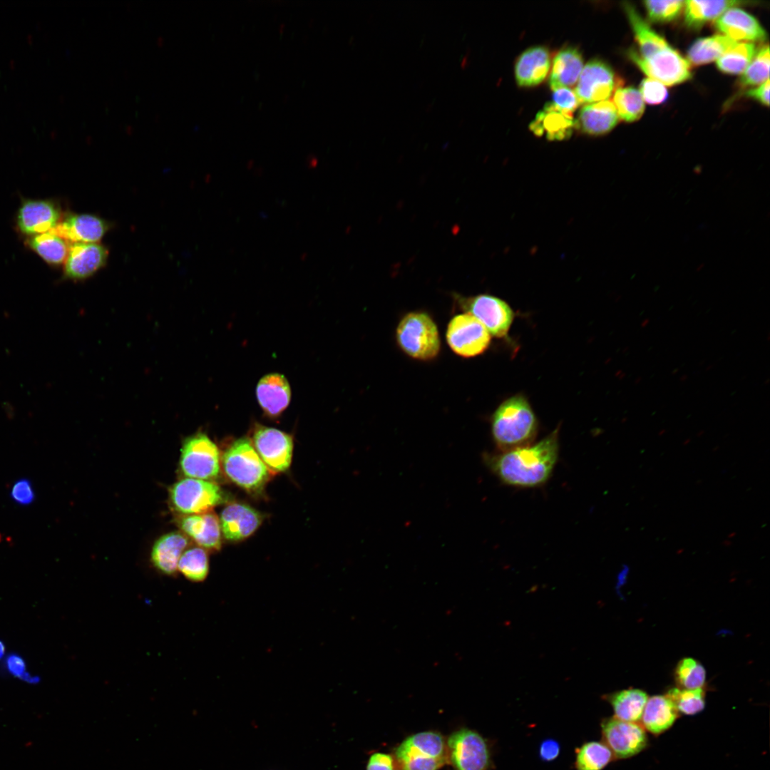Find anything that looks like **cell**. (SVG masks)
<instances>
[{"label":"cell","instance_id":"1","mask_svg":"<svg viewBox=\"0 0 770 770\" xmlns=\"http://www.w3.org/2000/svg\"><path fill=\"white\" fill-rule=\"evenodd\" d=\"M559 428L534 444L496 453H485L483 461L503 484L536 488L552 476L559 456Z\"/></svg>","mask_w":770,"mask_h":770},{"label":"cell","instance_id":"2","mask_svg":"<svg viewBox=\"0 0 770 770\" xmlns=\"http://www.w3.org/2000/svg\"><path fill=\"white\" fill-rule=\"evenodd\" d=\"M492 438L499 451L530 445L538 430L537 418L527 399L520 394L503 401L491 419Z\"/></svg>","mask_w":770,"mask_h":770},{"label":"cell","instance_id":"3","mask_svg":"<svg viewBox=\"0 0 770 770\" xmlns=\"http://www.w3.org/2000/svg\"><path fill=\"white\" fill-rule=\"evenodd\" d=\"M222 462L227 477L246 491H262L270 478L267 466L247 438L233 441L223 453Z\"/></svg>","mask_w":770,"mask_h":770},{"label":"cell","instance_id":"4","mask_svg":"<svg viewBox=\"0 0 770 770\" xmlns=\"http://www.w3.org/2000/svg\"><path fill=\"white\" fill-rule=\"evenodd\" d=\"M396 338L400 349L415 359H432L440 350L436 324L425 312H412L406 314L397 326Z\"/></svg>","mask_w":770,"mask_h":770},{"label":"cell","instance_id":"5","mask_svg":"<svg viewBox=\"0 0 770 770\" xmlns=\"http://www.w3.org/2000/svg\"><path fill=\"white\" fill-rule=\"evenodd\" d=\"M401 770H438L447 759L443 736L436 732H422L403 741L395 750Z\"/></svg>","mask_w":770,"mask_h":770},{"label":"cell","instance_id":"6","mask_svg":"<svg viewBox=\"0 0 770 770\" xmlns=\"http://www.w3.org/2000/svg\"><path fill=\"white\" fill-rule=\"evenodd\" d=\"M169 500L171 508L181 515L202 514L220 504L224 495L212 481L185 478L170 488Z\"/></svg>","mask_w":770,"mask_h":770},{"label":"cell","instance_id":"7","mask_svg":"<svg viewBox=\"0 0 770 770\" xmlns=\"http://www.w3.org/2000/svg\"><path fill=\"white\" fill-rule=\"evenodd\" d=\"M180 468L186 478L210 481L220 470V456L217 445L204 433L188 437L183 443Z\"/></svg>","mask_w":770,"mask_h":770},{"label":"cell","instance_id":"8","mask_svg":"<svg viewBox=\"0 0 770 770\" xmlns=\"http://www.w3.org/2000/svg\"><path fill=\"white\" fill-rule=\"evenodd\" d=\"M627 56L648 78L664 86L682 83L692 75L689 61L671 46L646 58L640 57L635 48H631Z\"/></svg>","mask_w":770,"mask_h":770},{"label":"cell","instance_id":"9","mask_svg":"<svg viewBox=\"0 0 770 770\" xmlns=\"http://www.w3.org/2000/svg\"><path fill=\"white\" fill-rule=\"evenodd\" d=\"M455 298L466 313L478 320L490 334L498 338L507 336L514 313L505 301L485 294L470 297L456 294Z\"/></svg>","mask_w":770,"mask_h":770},{"label":"cell","instance_id":"10","mask_svg":"<svg viewBox=\"0 0 770 770\" xmlns=\"http://www.w3.org/2000/svg\"><path fill=\"white\" fill-rule=\"evenodd\" d=\"M447 746L456 770H488L491 751L486 739L477 732L461 729L448 738Z\"/></svg>","mask_w":770,"mask_h":770},{"label":"cell","instance_id":"11","mask_svg":"<svg viewBox=\"0 0 770 770\" xmlns=\"http://www.w3.org/2000/svg\"><path fill=\"white\" fill-rule=\"evenodd\" d=\"M600 727L602 742L610 749L614 759L631 758L648 745L647 732L640 723L612 717L603 719Z\"/></svg>","mask_w":770,"mask_h":770},{"label":"cell","instance_id":"12","mask_svg":"<svg viewBox=\"0 0 770 770\" xmlns=\"http://www.w3.org/2000/svg\"><path fill=\"white\" fill-rule=\"evenodd\" d=\"M491 334L485 327L468 313L453 317L446 330L450 348L463 357H473L483 353L491 343Z\"/></svg>","mask_w":770,"mask_h":770},{"label":"cell","instance_id":"13","mask_svg":"<svg viewBox=\"0 0 770 770\" xmlns=\"http://www.w3.org/2000/svg\"><path fill=\"white\" fill-rule=\"evenodd\" d=\"M620 85L612 68L600 59L590 61L582 68L575 88L580 103L609 100Z\"/></svg>","mask_w":770,"mask_h":770},{"label":"cell","instance_id":"14","mask_svg":"<svg viewBox=\"0 0 770 770\" xmlns=\"http://www.w3.org/2000/svg\"><path fill=\"white\" fill-rule=\"evenodd\" d=\"M252 443L271 470L282 472L289 468L293 452L292 436L274 428L257 425L253 431Z\"/></svg>","mask_w":770,"mask_h":770},{"label":"cell","instance_id":"15","mask_svg":"<svg viewBox=\"0 0 770 770\" xmlns=\"http://www.w3.org/2000/svg\"><path fill=\"white\" fill-rule=\"evenodd\" d=\"M108 249L97 243H71L64 266V277L72 280L85 279L105 266Z\"/></svg>","mask_w":770,"mask_h":770},{"label":"cell","instance_id":"16","mask_svg":"<svg viewBox=\"0 0 770 770\" xmlns=\"http://www.w3.org/2000/svg\"><path fill=\"white\" fill-rule=\"evenodd\" d=\"M60 217V210L53 202L29 200L19 209L17 226L22 233L34 236L53 230Z\"/></svg>","mask_w":770,"mask_h":770},{"label":"cell","instance_id":"17","mask_svg":"<svg viewBox=\"0 0 770 770\" xmlns=\"http://www.w3.org/2000/svg\"><path fill=\"white\" fill-rule=\"evenodd\" d=\"M219 520L224 538L229 541L237 542L257 530L262 523V516L246 504L233 503L225 507Z\"/></svg>","mask_w":770,"mask_h":770},{"label":"cell","instance_id":"18","mask_svg":"<svg viewBox=\"0 0 770 770\" xmlns=\"http://www.w3.org/2000/svg\"><path fill=\"white\" fill-rule=\"evenodd\" d=\"M714 26L722 34L732 40L745 42H762L767 34L759 21L741 9L732 7L716 21Z\"/></svg>","mask_w":770,"mask_h":770},{"label":"cell","instance_id":"19","mask_svg":"<svg viewBox=\"0 0 770 770\" xmlns=\"http://www.w3.org/2000/svg\"><path fill=\"white\" fill-rule=\"evenodd\" d=\"M109 229L103 219L90 214H71L51 230L71 243H96Z\"/></svg>","mask_w":770,"mask_h":770},{"label":"cell","instance_id":"20","mask_svg":"<svg viewBox=\"0 0 770 770\" xmlns=\"http://www.w3.org/2000/svg\"><path fill=\"white\" fill-rule=\"evenodd\" d=\"M178 525L199 547L210 551L220 549L222 532L219 518L214 513L181 515Z\"/></svg>","mask_w":770,"mask_h":770},{"label":"cell","instance_id":"21","mask_svg":"<svg viewBox=\"0 0 770 770\" xmlns=\"http://www.w3.org/2000/svg\"><path fill=\"white\" fill-rule=\"evenodd\" d=\"M256 396L259 405L267 416L278 417L290 402L291 390L289 382L280 374H267L259 381Z\"/></svg>","mask_w":770,"mask_h":770},{"label":"cell","instance_id":"22","mask_svg":"<svg viewBox=\"0 0 770 770\" xmlns=\"http://www.w3.org/2000/svg\"><path fill=\"white\" fill-rule=\"evenodd\" d=\"M575 127L572 113L560 110L553 103H546L530 124V129L535 135H545L549 140L570 138Z\"/></svg>","mask_w":770,"mask_h":770},{"label":"cell","instance_id":"23","mask_svg":"<svg viewBox=\"0 0 770 770\" xmlns=\"http://www.w3.org/2000/svg\"><path fill=\"white\" fill-rule=\"evenodd\" d=\"M188 545L189 539L182 532L173 531L162 535L152 548V564L164 575H175L180 558Z\"/></svg>","mask_w":770,"mask_h":770},{"label":"cell","instance_id":"24","mask_svg":"<svg viewBox=\"0 0 770 770\" xmlns=\"http://www.w3.org/2000/svg\"><path fill=\"white\" fill-rule=\"evenodd\" d=\"M550 68V56L547 48H529L520 55L515 62V81L522 87L537 86L545 79Z\"/></svg>","mask_w":770,"mask_h":770},{"label":"cell","instance_id":"25","mask_svg":"<svg viewBox=\"0 0 770 770\" xmlns=\"http://www.w3.org/2000/svg\"><path fill=\"white\" fill-rule=\"evenodd\" d=\"M616 108L612 101L606 100L585 105L580 111L575 127L582 133L600 135L610 132L618 122Z\"/></svg>","mask_w":770,"mask_h":770},{"label":"cell","instance_id":"26","mask_svg":"<svg viewBox=\"0 0 770 770\" xmlns=\"http://www.w3.org/2000/svg\"><path fill=\"white\" fill-rule=\"evenodd\" d=\"M679 715L666 695H654L647 699L640 724L646 732L658 736L670 729Z\"/></svg>","mask_w":770,"mask_h":770},{"label":"cell","instance_id":"27","mask_svg":"<svg viewBox=\"0 0 770 770\" xmlns=\"http://www.w3.org/2000/svg\"><path fill=\"white\" fill-rule=\"evenodd\" d=\"M622 7L637 43L639 48L635 50L640 57L648 58L670 46L661 35L650 27L633 5L624 2Z\"/></svg>","mask_w":770,"mask_h":770},{"label":"cell","instance_id":"28","mask_svg":"<svg viewBox=\"0 0 770 770\" xmlns=\"http://www.w3.org/2000/svg\"><path fill=\"white\" fill-rule=\"evenodd\" d=\"M583 67L582 55L576 48H563L554 57L548 78L550 88L553 91L574 86Z\"/></svg>","mask_w":770,"mask_h":770},{"label":"cell","instance_id":"29","mask_svg":"<svg viewBox=\"0 0 770 770\" xmlns=\"http://www.w3.org/2000/svg\"><path fill=\"white\" fill-rule=\"evenodd\" d=\"M605 699L612 707L614 717L639 723L648 697L642 689L631 688L606 694Z\"/></svg>","mask_w":770,"mask_h":770},{"label":"cell","instance_id":"30","mask_svg":"<svg viewBox=\"0 0 770 770\" xmlns=\"http://www.w3.org/2000/svg\"><path fill=\"white\" fill-rule=\"evenodd\" d=\"M743 3L739 1H684V23L692 29H700L706 23L717 20L730 8Z\"/></svg>","mask_w":770,"mask_h":770},{"label":"cell","instance_id":"31","mask_svg":"<svg viewBox=\"0 0 770 770\" xmlns=\"http://www.w3.org/2000/svg\"><path fill=\"white\" fill-rule=\"evenodd\" d=\"M736 41L723 34H716L697 39L687 51V61L694 66H701L717 61Z\"/></svg>","mask_w":770,"mask_h":770},{"label":"cell","instance_id":"32","mask_svg":"<svg viewBox=\"0 0 770 770\" xmlns=\"http://www.w3.org/2000/svg\"><path fill=\"white\" fill-rule=\"evenodd\" d=\"M28 245L46 262L54 265L64 262L69 250L68 242L52 231L32 236Z\"/></svg>","mask_w":770,"mask_h":770},{"label":"cell","instance_id":"33","mask_svg":"<svg viewBox=\"0 0 770 770\" xmlns=\"http://www.w3.org/2000/svg\"><path fill=\"white\" fill-rule=\"evenodd\" d=\"M757 53L754 43L736 42L716 61L717 68L724 73H742Z\"/></svg>","mask_w":770,"mask_h":770},{"label":"cell","instance_id":"34","mask_svg":"<svg viewBox=\"0 0 770 770\" xmlns=\"http://www.w3.org/2000/svg\"><path fill=\"white\" fill-rule=\"evenodd\" d=\"M614 759L613 754L602 741L584 743L575 750L576 770H602Z\"/></svg>","mask_w":770,"mask_h":770},{"label":"cell","instance_id":"35","mask_svg":"<svg viewBox=\"0 0 770 770\" xmlns=\"http://www.w3.org/2000/svg\"><path fill=\"white\" fill-rule=\"evenodd\" d=\"M618 118L631 123L639 120L645 111V101L639 90L632 86L619 87L613 93Z\"/></svg>","mask_w":770,"mask_h":770},{"label":"cell","instance_id":"36","mask_svg":"<svg viewBox=\"0 0 770 770\" xmlns=\"http://www.w3.org/2000/svg\"><path fill=\"white\" fill-rule=\"evenodd\" d=\"M178 570L190 581H204L209 573L206 550L199 546L186 549L180 558Z\"/></svg>","mask_w":770,"mask_h":770},{"label":"cell","instance_id":"37","mask_svg":"<svg viewBox=\"0 0 770 770\" xmlns=\"http://www.w3.org/2000/svg\"><path fill=\"white\" fill-rule=\"evenodd\" d=\"M674 704L679 713L694 715L701 712L705 707V691L703 687L697 689H670L665 694Z\"/></svg>","mask_w":770,"mask_h":770},{"label":"cell","instance_id":"38","mask_svg":"<svg viewBox=\"0 0 770 770\" xmlns=\"http://www.w3.org/2000/svg\"><path fill=\"white\" fill-rule=\"evenodd\" d=\"M769 47L763 46L742 73L739 79L741 87L757 86L769 80Z\"/></svg>","mask_w":770,"mask_h":770},{"label":"cell","instance_id":"39","mask_svg":"<svg viewBox=\"0 0 770 770\" xmlns=\"http://www.w3.org/2000/svg\"><path fill=\"white\" fill-rule=\"evenodd\" d=\"M675 681L679 688L697 689L703 687L706 671L700 662L691 657L681 659L674 669Z\"/></svg>","mask_w":770,"mask_h":770},{"label":"cell","instance_id":"40","mask_svg":"<svg viewBox=\"0 0 770 770\" xmlns=\"http://www.w3.org/2000/svg\"><path fill=\"white\" fill-rule=\"evenodd\" d=\"M648 19L654 23H667L677 19L684 9L681 0L645 1L643 2Z\"/></svg>","mask_w":770,"mask_h":770},{"label":"cell","instance_id":"41","mask_svg":"<svg viewBox=\"0 0 770 770\" xmlns=\"http://www.w3.org/2000/svg\"><path fill=\"white\" fill-rule=\"evenodd\" d=\"M639 91L644 101L652 105L662 103L668 97L665 86L650 78H646L641 81Z\"/></svg>","mask_w":770,"mask_h":770},{"label":"cell","instance_id":"42","mask_svg":"<svg viewBox=\"0 0 770 770\" xmlns=\"http://www.w3.org/2000/svg\"><path fill=\"white\" fill-rule=\"evenodd\" d=\"M553 103L560 110L573 113L580 104L570 88L562 87L553 91Z\"/></svg>","mask_w":770,"mask_h":770},{"label":"cell","instance_id":"43","mask_svg":"<svg viewBox=\"0 0 770 770\" xmlns=\"http://www.w3.org/2000/svg\"><path fill=\"white\" fill-rule=\"evenodd\" d=\"M11 498L19 504L28 505L34 500V492L27 479L17 481L11 490Z\"/></svg>","mask_w":770,"mask_h":770},{"label":"cell","instance_id":"44","mask_svg":"<svg viewBox=\"0 0 770 770\" xmlns=\"http://www.w3.org/2000/svg\"><path fill=\"white\" fill-rule=\"evenodd\" d=\"M560 752V746L553 739H546L541 741L538 749L540 759L545 762L553 761L558 758Z\"/></svg>","mask_w":770,"mask_h":770},{"label":"cell","instance_id":"45","mask_svg":"<svg viewBox=\"0 0 770 770\" xmlns=\"http://www.w3.org/2000/svg\"><path fill=\"white\" fill-rule=\"evenodd\" d=\"M366 770H394L393 758L387 754L374 753L368 761Z\"/></svg>","mask_w":770,"mask_h":770},{"label":"cell","instance_id":"46","mask_svg":"<svg viewBox=\"0 0 770 770\" xmlns=\"http://www.w3.org/2000/svg\"><path fill=\"white\" fill-rule=\"evenodd\" d=\"M769 80H768L759 86L749 88L744 93V96L751 98L764 106H769Z\"/></svg>","mask_w":770,"mask_h":770},{"label":"cell","instance_id":"47","mask_svg":"<svg viewBox=\"0 0 770 770\" xmlns=\"http://www.w3.org/2000/svg\"><path fill=\"white\" fill-rule=\"evenodd\" d=\"M6 667L9 673L16 677L23 678L26 674V663L24 659L16 654H11L6 657Z\"/></svg>","mask_w":770,"mask_h":770},{"label":"cell","instance_id":"48","mask_svg":"<svg viewBox=\"0 0 770 770\" xmlns=\"http://www.w3.org/2000/svg\"><path fill=\"white\" fill-rule=\"evenodd\" d=\"M5 651H6L5 645L2 641L0 640V659H1L4 657V655L5 654Z\"/></svg>","mask_w":770,"mask_h":770},{"label":"cell","instance_id":"49","mask_svg":"<svg viewBox=\"0 0 770 770\" xmlns=\"http://www.w3.org/2000/svg\"><path fill=\"white\" fill-rule=\"evenodd\" d=\"M647 322H649V320L648 319H645V321L642 323V327H645Z\"/></svg>","mask_w":770,"mask_h":770}]
</instances>
